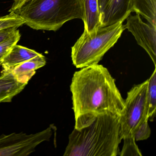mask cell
<instances>
[{
  "instance_id": "cell-11",
  "label": "cell",
  "mask_w": 156,
  "mask_h": 156,
  "mask_svg": "<svg viewBox=\"0 0 156 156\" xmlns=\"http://www.w3.org/2000/svg\"><path fill=\"white\" fill-rule=\"evenodd\" d=\"M40 53L34 50L16 44L12 46L2 60L3 71H10L16 66L28 61Z\"/></svg>"
},
{
  "instance_id": "cell-9",
  "label": "cell",
  "mask_w": 156,
  "mask_h": 156,
  "mask_svg": "<svg viewBox=\"0 0 156 156\" xmlns=\"http://www.w3.org/2000/svg\"><path fill=\"white\" fill-rule=\"evenodd\" d=\"M27 84L19 82L11 70L2 71L0 75V103L11 102L13 98L21 93Z\"/></svg>"
},
{
  "instance_id": "cell-3",
  "label": "cell",
  "mask_w": 156,
  "mask_h": 156,
  "mask_svg": "<svg viewBox=\"0 0 156 156\" xmlns=\"http://www.w3.org/2000/svg\"><path fill=\"white\" fill-rule=\"evenodd\" d=\"M14 13L37 30L56 31L69 21L83 20L81 0H30Z\"/></svg>"
},
{
  "instance_id": "cell-14",
  "label": "cell",
  "mask_w": 156,
  "mask_h": 156,
  "mask_svg": "<svg viewBox=\"0 0 156 156\" xmlns=\"http://www.w3.org/2000/svg\"><path fill=\"white\" fill-rule=\"evenodd\" d=\"M147 106L148 121L154 120L156 113V67L151 75L147 79Z\"/></svg>"
},
{
  "instance_id": "cell-7",
  "label": "cell",
  "mask_w": 156,
  "mask_h": 156,
  "mask_svg": "<svg viewBox=\"0 0 156 156\" xmlns=\"http://www.w3.org/2000/svg\"><path fill=\"white\" fill-rule=\"evenodd\" d=\"M124 25L131 33L137 43L146 51L156 66V26L144 22L139 13L129 15Z\"/></svg>"
},
{
  "instance_id": "cell-17",
  "label": "cell",
  "mask_w": 156,
  "mask_h": 156,
  "mask_svg": "<svg viewBox=\"0 0 156 156\" xmlns=\"http://www.w3.org/2000/svg\"><path fill=\"white\" fill-rule=\"evenodd\" d=\"M21 38V34L18 29L15 33L5 41L0 43V65L5 55L8 53L12 46L17 44Z\"/></svg>"
},
{
  "instance_id": "cell-20",
  "label": "cell",
  "mask_w": 156,
  "mask_h": 156,
  "mask_svg": "<svg viewBox=\"0 0 156 156\" xmlns=\"http://www.w3.org/2000/svg\"><path fill=\"white\" fill-rule=\"evenodd\" d=\"M30 0H13V3L11 8L10 9L9 12H14L17 10L19 9L25 2Z\"/></svg>"
},
{
  "instance_id": "cell-10",
  "label": "cell",
  "mask_w": 156,
  "mask_h": 156,
  "mask_svg": "<svg viewBox=\"0 0 156 156\" xmlns=\"http://www.w3.org/2000/svg\"><path fill=\"white\" fill-rule=\"evenodd\" d=\"M46 63L45 57L40 54L38 56L16 66L11 71L19 82L28 84L36 70L43 67Z\"/></svg>"
},
{
  "instance_id": "cell-19",
  "label": "cell",
  "mask_w": 156,
  "mask_h": 156,
  "mask_svg": "<svg viewBox=\"0 0 156 156\" xmlns=\"http://www.w3.org/2000/svg\"><path fill=\"white\" fill-rule=\"evenodd\" d=\"M18 29L16 27H12L0 30V43L5 41L12 36Z\"/></svg>"
},
{
  "instance_id": "cell-15",
  "label": "cell",
  "mask_w": 156,
  "mask_h": 156,
  "mask_svg": "<svg viewBox=\"0 0 156 156\" xmlns=\"http://www.w3.org/2000/svg\"><path fill=\"white\" fill-rule=\"evenodd\" d=\"M24 24V21L16 13L9 12V14L0 17V30L12 27H19Z\"/></svg>"
},
{
  "instance_id": "cell-1",
  "label": "cell",
  "mask_w": 156,
  "mask_h": 156,
  "mask_svg": "<svg viewBox=\"0 0 156 156\" xmlns=\"http://www.w3.org/2000/svg\"><path fill=\"white\" fill-rule=\"evenodd\" d=\"M70 90L76 129L87 126L100 115L120 116L125 108V100L115 79L106 68L98 64L75 72Z\"/></svg>"
},
{
  "instance_id": "cell-18",
  "label": "cell",
  "mask_w": 156,
  "mask_h": 156,
  "mask_svg": "<svg viewBox=\"0 0 156 156\" xmlns=\"http://www.w3.org/2000/svg\"><path fill=\"white\" fill-rule=\"evenodd\" d=\"M151 133L148 121L147 120L139 126L134 133V137L136 141L145 140L149 137Z\"/></svg>"
},
{
  "instance_id": "cell-13",
  "label": "cell",
  "mask_w": 156,
  "mask_h": 156,
  "mask_svg": "<svg viewBox=\"0 0 156 156\" xmlns=\"http://www.w3.org/2000/svg\"><path fill=\"white\" fill-rule=\"evenodd\" d=\"M132 12L141 15L148 23L156 26V0H131Z\"/></svg>"
},
{
  "instance_id": "cell-6",
  "label": "cell",
  "mask_w": 156,
  "mask_h": 156,
  "mask_svg": "<svg viewBox=\"0 0 156 156\" xmlns=\"http://www.w3.org/2000/svg\"><path fill=\"white\" fill-rule=\"evenodd\" d=\"M53 133V127L35 134L13 133L0 136V156H27L35 151L42 142L48 141Z\"/></svg>"
},
{
  "instance_id": "cell-4",
  "label": "cell",
  "mask_w": 156,
  "mask_h": 156,
  "mask_svg": "<svg viewBox=\"0 0 156 156\" xmlns=\"http://www.w3.org/2000/svg\"><path fill=\"white\" fill-rule=\"evenodd\" d=\"M123 22L101 27L90 33L84 30L72 47L71 57L74 66L81 69L98 64L126 30Z\"/></svg>"
},
{
  "instance_id": "cell-8",
  "label": "cell",
  "mask_w": 156,
  "mask_h": 156,
  "mask_svg": "<svg viewBox=\"0 0 156 156\" xmlns=\"http://www.w3.org/2000/svg\"><path fill=\"white\" fill-rule=\"evenodd\" d=\"M101 27L125 21L131 14V0H98Z\"/></svg>"
},
{
  "instance_id": "cell-16",
  "label": "cell",
  "mask_w": 156,
  "mask_h": 156,
  "mask_svg": "<svg viewBox=\"0 0 156 156\" xmlns=\"http://www.w3.org/2000/svg\"><path fill=\"white\" fill-rule=\"evenodd\" d=\"M123 140L124 145L119 155L120 156H142L141 151L136 144L134 136L124 138Z\"/></svg>"
},
{
  "instance_id": "cell-5",
  "label": "cell",
  "mask_w": 156,
  "mask_h": 156,
  "mask_svg": "<svg viewBox=\"0 0 156 156\" xmlns=\"http://www.w3.org/2000/svg\"><path fill=\"white\" fill-rule=\"evenodd\" d=\"M147 80L135 85L128 92L125 108L119 116L122 140L134 136L139 126L148 120L147 106Z\"/></svg>"
},
{
  "instance_id": "cell-2",
  "label": "cell",
  "mask_w": 156,
  "mask_h": 156,
  "mask_svg": "<svg viewBox=\"0 0 156 156\" xmlns=\"http://www.w3.org/2000/svg\"><path fill=\"white\" fill-rule=\"evenodd\" d=\"M122 140L119 116H98L87 126L74 129L64 156H116Z\"/></svg>"
},
{
  "instance_id": "cell-12",
  "label": "cell",
  "mask_w": 156,
  "mask_h": 156,
  "mask_svg": "<svg viewBox=\"0 0 156 156\" xmlns=\"http://www.w3.org/2000/svg\"><path fill=\"white\" fill-rule=\"evenodd\" d=\"M84 30L88 33L101 27L100 12L98 0H81Z\"/></svg>"
}]
</instances>
